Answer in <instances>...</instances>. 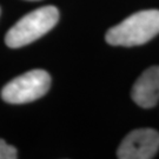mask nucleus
Returning a JSON list of instances; mask_svg holds the SVG:
<instances>
[{
	"label": "nucleus",
	"mask_w": 159,
	"mask_h": 159,
	"mask_svg": "<svg viewBox=\"0 0 159 159\" xmlns=\"http://www.w3.org/2000/svg\"><path fill=\"white\" fill-rule=\"evenodd\" d=\"M159 150V133L153 129L132 131L124 138L118 148L120 159H150Z\"/></svg>",
	"instance_id": "nucleus-4"
},
{
	"label": "nucleus",
	"mask_w": 159,
	"mask_h": 159,
	"mask_svg": "<svg viewBox=\"0 0 159 159\" xmlns=\"http://www.w3.org/2000/svg\"><path fill=\"white\" fill-rule=\"evenodd\" d=\"M18 158V152L16 148L8 145L5 140L0 139V159H16Z\"/></svg>",
	"instance_id": "nucleus-6"
},
{
	"label": "nucleus",
	"mask_w": 159,
	"mask_h": 159,
	"mask_svg": "<svg viewBox=\"0 0 159 159\" xmlns=\"http://www.w3.org/2000/svg\"><path fill=\"white\" fill-rule=\"evenodd\" d=\"M131 96L140 107H154L159 102V66L145 70L132 87Z\"/></svg>",
	"instance_id": "nucleus-5"
},
{
	"label": "nucleus",
	"mask_w": 159,
	"mask_h": 159,
	"mask_svg": "<svg viewBox=\"0 0 159 159\" xmlns=\"http://www.w3.org/2000/svg\"><path fill=\"white\" fill-rule=\"evenodd\" d=\"M159 34V11L146 10L137 12L106 32L105 39L110 45H143Z\"/></svg>",
	"instance_id": "nucleus-1"
},
{
	"label": "nucleus",
	"mask_w": 159,
	"mask_h": 159,
	"mask_svg": "<svg viewBox=\"0 0 159 159\" xmlns=\"http://www.w3.org/2000/svg\"><path fill=\"white\" fill-rule=\"evenodd\" d=\"M27 1H39V0H27Z\"/></svg>",
	"instance_id": "nucleus-7"
},
{
	"label": "nucleus",
	"mask_w": 159,
	"mask_h": 159,
	"mask_svg": "<svg viewBox=\"0 0 159 159\" xmlns=\"http://www.w3.org/2000/svg\"><path fill=\"white\" fill-rule=\"evenodd\" d=\"M50 87V74L44 70H32L7 83L1 98L8 104H26L45 96Z\"/></svg>",
	"instance_id": "nucleus-3"
},
{
	"label": "nucleus",
	"mask_w": 159,
	"mask_h": 159,
	"mask_svg": "<svg viewBox=\"0 0 159 159\" xmlns=\"http://www.w3.org/2000/svg\"><path fill=\"white\" fill-rule=\"evenodd\" d=\"M59 20V11L54 6H44L30 12L6 33L5 43L11 48H19L45 35Z\"/></svg>",
	"instance_id": "nucleus-2"
}]
</instances>
